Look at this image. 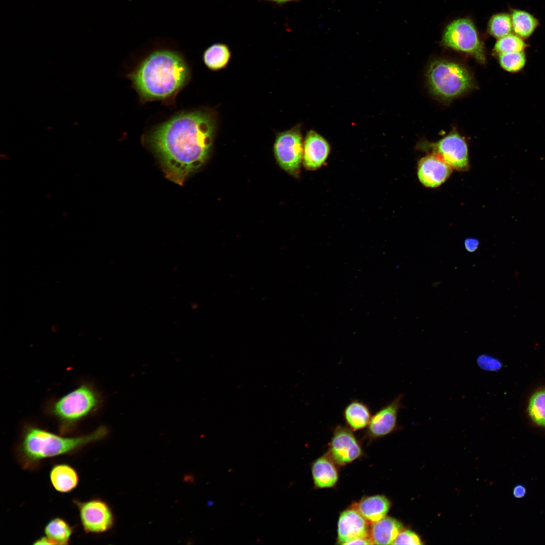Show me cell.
I'll return each mask as SVG.
<instances>
[{"instance_id": "cell-1", "label": "cell", "mask_w": 545, "mask_h": 545, "mask_svg": "<svg viewBox=\"0 0 545 545\" xmlns=\"http://www.w3.org/2000/svg\"><path fill=\"white\" fill-rule=\"evenodd\" d=\"M216 129L213 112H182L151 130L143 142L157 158L166 178L182 186L208 158Z\"/></svg>"}, {"instance_id": "cell-2", "label": "cell", "mask_w": 545, "mask_h": 545, "mask_svg": "<svg viewBox=\"0 0 545 545\" xmlns=\"http://www.w3.org/2000/svg\"><path fill=\"white\" fill-rule=\"evenodd\" d=\"M128 77L142 102H170L189 81L190 70L180 53L160 49L150 53Z\"/></svg>"}, {"instance_id": "cell-3", "label": "cell", "mask_w": 545, "mask_h": 545, "mask_svg": "<svg viewBox=\"0 0 545 545\" xmlns=\"http://www.w3.org/2000/svg\"><path fill=\"white\" fill-rule=\"evenodd\" d=\"M109 432L108 427L102 425L89 433L67 437L36 426L27 425L16 448V459L23 469L36 470L43 460L75 453L90 444L103 440Z\"/></svg>"}, {"instance_id": "cell-4", "label": "cell", "mask_w": 545, "mask_h": 545, "mask_svg": "<svg viewBox=\"0 0 545 545\" xmlns=\"http://www.w3.org/2000/svg\"><path fill=\"white\" fill-rule=\"evenodd\" d=\"M103 401L100 392L91 385L84 384L54 401L49 412L57 420L61 434H67L81 420L98 410Z\"/></svg>"}, {"instance_id": "cell-5", "label": "cell", "mask_w": 545, "mask_h": 545, "mask_svg": "<svg viewBox=\"0 0 545 545\" xmlns=\"http://www.w3.org/2000/svg\"><path fill=\"white\" fill-rule=\"evenodd\" d=\"M427 76L432 93L445 100L462 95L473 85L472 76L466 68L446 60L432 62L428 68Z\"/></svg>"}, {"instance_id": "cell-6", "label": "cell", "mask_w": 545, "mask_h": 545, "mask_svg": "<svg viewBox=\"0 0 545 545\" xmlns=\"http://www.w3.org/2000/svg\"><path fill=\"white\" fill-rule=\"evenodd\" d=\"M442 41L445 46L470 54L480 63L485 62L483 45L474 25L468 19H459L448 25Z\"/></svg>"}, {"instance_id": "cell-7", "label": "cell", "mask_w": 545, "mask_h": 545, "mask_svg": "<svg viewBox=\"0 0 545 545\" xmlns=\"http://www.w3.org/2000/svg\"><path fill=\"white\" fill-rule=\"evenodd\" d=\"M274 153L279 165L283 170L292 175L298 174L303 153L302 135L299 127L277 135Z\"/></svg>"}, {"instance_id": "cell-8", "label": "cell", "mask_w": 545, "mask_h": 545, "mask_svg": "<svg viewBox=\"0 0 545 545\" xmlns=\"http://www.w3.org/2000/svg\"><path fill=\"white\" fill-rule=\"evenodd\" d=\"M81 525L86 533H101L111 529L114 517L109 505L104 501L93 498L87 501L74 499Z\"/></svg>"}, {"instance_id": "cell-9", "label": "cell", "mask_w": 545, "mask_h": 545, "mask_svg": "<svg viewBox=\"0 0 545 545\" xmlns=\"http://www.w3.org/2000/svg\"><path fill=\"white\" fill-rule=\"evenodd\" d=\"M425 146L439 156L453 169L465 171L469 168L468 146L457 133L452 132L435 143H427Z\"/></svg>"}, {"instance_id": "cell-10", "label": "cell", "mask_w": 545, "mask_h": 545, "mask_svg": "<svg viewBox=\"0 0 545 545\" xmlns=\"http://www.w3.org/2000/svg\"><path fill=\"white\" fill-rule=\"evenodd\" d=\"M330 450L332 458L339 465H345L358 458L361 447L351 430L347 427L337 425L333 432Z\"/></svg>"}, {"instance_id": "cell-11", "label": "cell", "mask_w": 545, "mask_h": 545, "mask_svg": "<svg viewBox=\"0 0 545 545\" xmlns=\"http://www.w3.org/2000/svg\"><path fill=\"white\" fill-rule=\"evenodd\" d=\"M403 394H399L371 416L367 428L369 437L371 438L383 437L397 428L398 413L403 407Z\"/></svg>"}, {"instance_id": "cell-12", "label": "cell", "mask_w": 545, "mask_h": 545, "mask_svg": "<svg viewBox=\"0 0 545 545\" xmlns=\"http://www.w3.org/2000/svg\"><path fill=\"white\" fill-rule=\"evenodd\" d=\"M369 522L355 508L343 511L338 523V541L349 544L354 540L370 537Z\"/></svg>"}, {"instance_id": "cell-13", "label": "cell", "mask_w": 545, "mask_h": 545, "mask_svg": "<svg viewBox=\"0 0 545 545\" xmlns=\"http://www.w3.org/2000/svg\"><path fill=\"white\" fill-rule=\"evenodd\" d=\"M453 169L439 156L431 153L420 159L417 176L424 186L435 188L444 183L451 175Z\"/></svg>"}, {"instance_id": "cell-14", "label": "cell", "mask_w": 545, "mask_h": 545, "mask_svg": "<svg viewBox=\"0 0 545 545\" xmlns=\"http://www.w3.org/2000/svg\"><path fill=\"white\" fill-rule=\"evenodd\" d=\"M330 150L329 144L324 138L315 131H309L303 145L304 167L309 170L319 168L326 160Z\"/></svg>"}, {"instance_id": "cell-15", "label": "cell", "mask_w": 545, "mask_h": 545, "mask_svg": "<svg viewBox=\"0 0 545 545\" xmlns=\"http://www.w3.org/2000/svg\"><path fill=\"white\" fill-rule=\"evenodd\" d=\"M49 479L54 489L61 493H68L75 489L79 481L76 470L66 463L54 465L49 472Z\"/></svg>"}, {"instance_id": "cell-16", "label": "cell", "mask_w": 545, "mask_h": 545, "mask_svg": "<svg viewBox=\"0 0 545 545\" xmlns=\"http://www.w3.org/2000/svg\"><path fill=\"white\" fill-rule=\"evenodd\" d=\"M403 530V524L397 519L385 517L372 523L370 537L373 544H393L396 537Z\"/></svg>"}, {"instance_id": "cell-17", "label": "cell", "mask_w": 545, "mask_h": 545, "mask_svg": "<svg viewBox=\"0 0 545 545\" xmlns=\"http://www.w3.org/2000/svg\"><path fill=\"white\" fill-rule=\"evenodd\" d=\"M390 506V502L386 497L376 495L362 499L354 508L369 523H372L385 518Z\"/></svg>"}, {"instance_id": "cell-18", "label": "cell", "mask_w": 545, "mask_h": 545, "mask_svg": "<svg viewBox=\"0 0 545 545\" xmlns=\"http://www.w3.org/2000/svg\"><path fill=\"white\" fill-rule=\"evenodd\" d=\"M343 416L345 423L350 429L358 430L368 425L372 415L366 404L354 400L346 406Z\"/></svg>"}, {"instance_id": "cell-19", "label": "cell", "mask_w": 545, "mask_h": 545, "mask_svg": "<svg viewBox=\"0 0 545 545\" xmlns=\"http://www.w3.org/2000/svg\"><path fill=\"white\" fill-rule=\"evenodd\" d=\"M315 485L318 488H329L338 481L337 470L331 460L322 457L316 460L311 467Z\"/></svg>"}, {"instance_id": "cell-20", "label": "cell", "mask_w": 545, "mask_h": 545, "mask_svg": "<svg viewBox=\"0 0 545 545\" xmlns=\"http://www.w3.org/2000/svg\"><path fill=\"white\" fill-rule=\"evenodd\" d=\"M74 527L61 517H54L49 520L44 528L46 536L56 544L66 545L70 543Z\"/></svg>"}, {"instance_id": "cell-21", "label": "cell", "mask_w": 545, "mask_h": 545, "mask_svg": "<svg viewBox=\"0 0 545 545\" xmlns=\"http://www.w3.org/2000/svg\"><path fill=\"white\" fill-rule=\"evenodd\" d=\"M231 58L229 47L223 43H214L204 52L203 61L211 70H218L225 68Z\"/></svg>"}, {"instance_id": "cell-22", "label": "cell", "mask_w": 545, "mask_h": 545, "mask_svg": "<svg viewBox=\"0 0 545 545\" xmlns=\"http://www.w3.org/2000/svg\"><path fill=\"white\" fill-rule=\"evenodd\" d=\"M511 18L514 33L522 38L529 37L538 25L537 20L526 11L514 10Z\"/></svg>"}, {"instance_id": "cell-23", "label": "cell", "mask_w": 545, "mask_h": 545, "mask_svg": "<svg viewBox=\"0 0 545 545\" xmlns=\"http://www.w3.org/2000/svg\"><path fill=\"white\" fill-rule=\"evenodd\" d=\"M527 411L534 424L545 428V389L537 391L531 396Z\"/></svg>"}, {"instance_id": "cell-24", "label": "cell", "mask_w": 545, "mask_h": 545, "mask_svg": "<svg viewBox=\"0 0 545 545\" xmlns=\"http://www.w3.org/2000/svg\"><path fill=\"white\" fill-rule=\"evenodd\" d=\"M512 30L511 16L499 13L492 17L488 22V31L493 36L500 38L510 33Z\"/></svg>"}, {"instance_id": "cell-25", "label": "cell", "mask_w": 545, "mask_h": 545, "mask_svg": "<svg viewBox=\"0 0 545 545\" xmlns=\"http://www.w3.org/2000/svg\"><path fill=\"white\" fill-rule=\"evenodd\" d=\"M526 44L523 38L515 34L510 33L499 38L494 49L499 54L524 51Z\"/></svg>"}, {"instance_id": "cell-26", "label": "cell", "mask_w": 545, "mask_h": 545, "mask_svg": "<svg viewBox=\"0 0 545 545\" xmlns=\"http://www.w3.org/2000/svg\"><path fill=\"white\" fill-rule=\"evenodd\" d=\"M526 61L524 51L499 54L501 67L510 73H517L521 71L524 67Z\"/></svg>"}, {"instance_id": "cell-27", "label": "cell", "mask_w": 545, "mask_h": 545, "mask_svg": "<svg viewBox=\"0 0 545 545\" xmlns=\"http://www.w3.org/2000/svg\"><path fill=\"white\" fill-rule=\"evenodd\" d=\"M476 363L480 369L487 371H498L503 367L499 359L485 354L480 355L477 358Z\"/></svg>"}, {"instance_id": "cell-28", "label": "cell", "mask_w": 545, "mask_h": 545, "mask_svg": "<svg viewBox=\"0 0 545 545\" xmlns=\"http://www.w3.org/2000/svg\"><path fill=\"white\" fill-rule=\"evenodd\" d=\"M419 536L410 530H402L399 533L393 544H422Z\"/></svg>"}, {"instance_id": "cell-29", "label": "cell", "mask_w": 545, "mask_h": 545, "mask_svg": "<svg viewBox=\"0 0 545 545\" xmlns=\"http://www.w3.org/2000/svg\"><path fill=\"white\" fill-rule=\"evenodd\" d=\"M479 245V241L475 238H468L466 239L464 241L465 248L470 252L475 251L478 249Z\"/></svg>"}, {"instance_id": "cell-30", "label": "cell", "mask_w": 545, "mask_h": 545, "mask_svg": "<svg viewBox=\"0 0 545 545\" xmlns=\"http://www.w3.org/2000/svg\"><path fill=\"white\" fill-rule=\"evenodd\" d=\"M527 493V489L525 485L522 484L516 485L513 488V495L516 499L524 498Z\"/></svg>"}, {"instance_id": "cell-31", "label": "cell", "mask_w": 545, "mask_h": 545, "mask_svg": "<svg viewBox=\"0 0 545 545\" xmlns=\"http://www.w3.org/2000/svg\"><path fill=\"white\" fill-rule=\"evenodd\" d=\"M33 544L40 545V544H56L54 542L47 536H43L37 539H36L33 542Z\"/></svg>"}, {"instance_id": "cell-32", "label": "cell", "mask_w": 545, "mask_h": 545, "mask_svg": "<svg viewBox=\"0 0 545 545\" xmlns=\"http://www.w3.org/2000/svg\"><path fill=\"white\" fill-rule=\"evenodd\" d=\"M260 1H266L273 3H275L277 5H284L288 3L294 2L297 0H259Z\"/></svg>"}, {"instance_id": "cell-33", "label": "cell", "mask_w": 545, "mask_h": 545, "mask_svg": "<svg viewBox=\"0 0 545 545\" xmlns=\"http://www.w3.org/2000/svg\"><path fill=\"white\" fill-rule=\"evenodd\" d=\"M1 157L2 158L4 159V160H9V156H8V155H6L5 154H1Z\"/></svg>"}]
</instances>
